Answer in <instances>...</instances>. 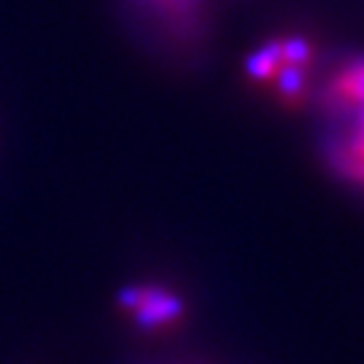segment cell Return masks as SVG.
<instances>
[{
    "label": "cell",
    "mask_w": 364,
    "mask_h": 364,
    "mask_svg": "<svg viewBox=\"0 0 364 364\" xmlns=\"http://www.w3.org/2000/svg\"><path fill=\"white\" fill-rule=\"evenodd\" d=\"M144 3L154 6L156 11L170 14V16H189L197 6V0H144Z\"/></svg>",
    "instance_id": "cell-4"
},
{
    "label": "cell",
    "mask_w": 364,
    "mask_h": 364,
    "mask_svg": "<svg viewBox=\"0 0 364 364\" xmlns=\"http://www.w3.org/2000/svg\"><path fill=\"white\" fill-rule=\"evenodd\" d=\"M281 43H270V46H264L259 52L254 54L251 60H248V73L254 78H270L278 73V68H281Z\"/></svg>",
    "instance_id": "cell-3"
},
{
    "label": "cell",
    "mask_w": 364,
    "mask_h": 364,
    "mask_svg": "<svg viewBox=\"0 0 364 364\" xmlns=\"http://www.w3.org/2000/svg\"><path fill=\"white\" fill-rule=\"evenodd\" d=\"M329 111L338 117L329 156L340 176L364 183V60L343 68L329 87Z\"/></svg>",
    "instance_id": "cell-1"
},
{
    "label": "cell",
    "mask_w": 364,
    "mask_h": 364,
    "mask_svg": "<svg viewBox=\"0 0 364 364\" xmlns=\"http://www.w3.org/2000/svg\"><path fill=\"white\" fill-rule=\"evenodd\" d=\"M122 305H127L138 313V324L141 326H154V324H168L181 313V302L170 297L159 289H124L122 294Z\"/></svg>",
    "instance_id": "cell-2"
}]
</instances>
